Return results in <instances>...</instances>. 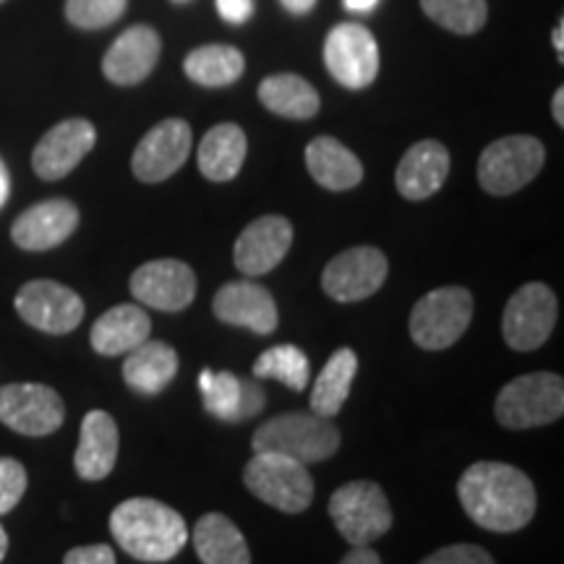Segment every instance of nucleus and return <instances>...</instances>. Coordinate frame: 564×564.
Wrapping results in <instances>:
<instances>
[{"label": "nucleus", "instance_id": "nucleus-1", "mask_svg": "<svg viewBox=\"0 0 564 564\" xmlns=\"http://www.w3.org/2000/svg\"><path fill=\"white\" fill-rule=\"evenodd\" d=\"M465 514L491 533L523 531L535 514V486L523 470L507 463H474L457 481Z\"/></svg>", "mask_w": 564, "mask_h": 564}, {"label": "nucleus", "instance_id": "nucleus-2", "mask_svg": "<svg viewBox=\"0 0 564 564\" xmlns=\"http://www.w3.org/2000/svg\"><path fill=\"white\" fill-rule=\"evenodd\" d=\"M110 533L139 562H171L188 544L186 520L173 507L150 497L126 499L110 512Z\"/></svg>", "mask_w": 564, "mask_h": 564}, {"label": "nucleus", "instance_id": "nucleus-3", "mask_svg": "<svg viewBox=\"0 0 564 564\" xmlns=\"http://www.w3.org/2000/svg\"><path fill=\"white\" fill-rule=\"evenodd\" d=\"M343 436L335 423L316 413L274 415L253 432V453H278L303 465L329 460L340 449Z\"/></svg>", "mask_w": 564, "mask_h": 564}, {"label": "nucleus", "instance_id": "nucleus-4", "mask_svg": "<svg viewBox=\"0 0 564 564\" xmlns=\"http://www.w3.org/2000/svg\"><path fill=\"white\" fill-rule=\"evenodd\" d=\"M564 413V382L560 373L535 371L512 379L497 394L494 415L505 429H535L560 421Z\"/></svg>", "mask_w": 564, "mask_h": 564}, {"label": "nucleus", "instance_id": "nucleus-5", "mask_svg": "<svg viewBox=\"0 0 564 564\" xmlns=\"http://www.w3.org/2000/svg\"><path fill=\"white\" fill-rule=\"evenodd\" d=\"M243 484L253 497L285 514L306 512L314 499V478L306 465L278 453H253Z\"/></svg>", "mask_w": 564, "mask_h": 564}, {"label": "nucleus", "instance_id": "nucleus-6", "mask_svg": "<svg viewBox=\"0 0 564 564\" xmlns=\"http://www.w3.org/2000/svg\"><path fill=\"white\" fill-rule=\"evenodd\" d=\"M544 160L546 150L535 137L514 133L491 141L478 158V183L491 196L518 194L541 173Z\"/></svg>", "mask_w": 564, "mask_h": 564}, {"label": "nucleus", "instance_id": "nucleus-7", "mask_svg": "<svg viewBox=\"0 0 564 564\" xmlns=\"http://www.w3.org/2000/svg\"><path fill=\"white\" fill-rule=\"evenodd\" d=\"M474 319V295L460 285L426 293L411 312V337L423 350H444L465 335Z\"/></svg>", "mask_w": 564, "mask_h": 564}, {"label": "nucleus", "instance_id": "nucleus-8", "mask_svg": "<svg viewBox=\"0 0 564 564\" xmlns=\"http://www.w3.org/2000/svg\"><path fill=\"white\" fill-rule=\"evenodd\" d=\"M329 518L350 546H369L392 528V507L379 484L350 481L329 497Z\"/></svg>", "mask_w": 564, "mask_h": 564}, {"label": "nucleus", "instance_id": "nucleus-9", "mask_svg": "<svg viewBox=\"0 0 564 564\" xmlns=\"http://www.w3.org/2000/svg\"><path fill=\"white\" fill-rule=\"evenodd\" d=\"M556 312H560V306H556L552 288L544 282H528L505 306V343L520 352L539 350L554 333Z\"/></svg>", "mask_w": 564, "mask_h": 564}, {"label": "nucleus", "instance_id": "nucleus-10", "mask_svg": "<svg viewBox=\"0 0 564 564\" xmlns=\"http://www.w3.org/2000/svg\"><path fill=\"white\" fill-rule=\"evenodd\" d=\"M66 421V405L53 387L17 382L0 387V423L24 436H47Z\"/></svg>", "mask_w": 564, "mask_h": 564}, {"label": "nucleus", "instance_id": "nucleus-11", "mask_svg": "<svg viewBox=\"0 0 564 564\" xmlns=\"http://www.w3.org/2000/svg\"><path fill=\"white\" fill-rule=\"evenodd\" d=\"M324 66L345 89H366L379 76V45L361 24H337L324 40Z\"/></svg>", "mask_w": 564, "mask_h": 564}, {"label": "nucleus", "instance_id": "nucleus-12", "mask_svg": "<svg viewBox=\"0 0 564 564\" xmlns=\"http://www.w3.org/2000/svg\"><path fill=\"white\" fill-rule=\"evenodd\" d=\"M17 314L45 335H68L84 319L82 295L55 280H32L13 299Z\"/></svg>", "mask_w": 564, "mask_h": 564}, {"label": "nucleus", "instance_id": "nucleus-13", "mask_svg": "<svg viewBox=\"0 0 564 564\" xmlns=\"http://www.w3.org/2000/svg\"><path fill=\"white\" fill-rule=\"evenodd\" d=\"M390 274V262L373 246H356L324 267L322 288L337 303H356L371 299L384 285Z\"/></svg>", "mask_w": 564, "mask_h": 564}, {"label": "nucleus", "instance_id": "nucleus-14", "mask_svg": "<svg viewBox=\"0 0 564 564\" xmlns=\"http://www.w3.org/2000/svg\"><path fill=\"white\" fill-rule=\"evenodd\" d=\"M194 147L192 126L181 118H167L152 126L139 141L131 158V171L141 183H162L175 175Z\"/></svg>", "mask_w": 564, "mask_h": 564}, {"label": "nucleus", "instance_id": "nucleus-15", "mask_svg": "<svg viewBox=\"0 0 564 564\" xmlns=\"http://www.w3.org/2000/svg\"><path fill=\"white\" fill-rule=\"evenodd\" d=\"M131 295L158 312H183L196 299V274L181 259H154L131 274Z\"/></svg>", "mask_w": 564, "mask_h": 564}, {"label": "nucleus", "instance_id": "nucleus-16", "mask_svg": "<svg viewBox=\"0 0 564 564\" xmlns=\"http://www.w3.org/2000/svg\"><path fill=\"white\" fill-rule=\"evenodd\" d=\"M97 131L87 118H68L53 126L32 152V167L42 181H61L95 150Z\"/></svg>", "mask_w": 564, "mask_h": 564}, {"label": "nucleus", "instance_id": "nucleus-17", "mask_svg": "<svg viewBox=\"0 0 564 564\" xmlns=\"http://www.w3.org/2000/svg\"><path fill=\"white\" fill-rule=\"evenodd\" d=\"M212 312L230 327L251 329L253 335H272L280 324L274 295L251 280H236L223 285L212 299Z\"/></svg>", "mask_w": 564, "mask_h": 564}, {"label": "nucleus", "instance_id": "nucleus-18", "mask_svg": "<svg viewBox=\"0 0 564 564\" xmlns=\"http://www.w3.org/2000/svg\"><path fill=\"white\" fill-rule=\"evenodd\" d=\"M293 243V225L280 215H264L253 220L232 249V262L246 278L272 272L288 257Z\"/></svg>", "mask_w": 564, "mask_h": 564}, {"label": "nucleus", "instance_id": "nucleus-19", "mask_svg": "<svg viewBox=\"0 0 564 564\" xmlns=\"http://www.w3.org/2000/svg\"><path fill=\"white\" fill-rule=\"evenodd\" d=\"M79 228V209L68 199H47L24 209L11 225V238L21 251H51L66 243Z\"/></svg>", "mask_w": 564, "mask_h": 564}, {"label": "nucleus", "instance_id": "nucleus-20", "mask_svg": "<svg viewBox=\"0 0 564 564\" xmlns=\"http://www.w3.org/2000/svg\"><path fill=\"white\" fill-rule=\"evenodd\" d=\"M199 390L207 413L225 423H241L259 415L267 405L262 384L253 379L236 377L230 371L204 369L199 377Z\"/></svg>", "mask_w": 564, "mask_h": 564}, {"label": "nucleus", "instance_id": "nucleus-21", "mask_svg": "<svg viewBox=\"0 0 564 564\" xmlns=\"http://www.w3.org/2000/svg\"><path fill=\"white\" fill-rule=\"evenodd\" d=\"M160 34L147 24L129 26L121 37L110 45L102 58V74L118 87H137L152 74L160 61Z\"/></svg>", "mask_w": 564, "mask_h": 564}, {"label": "nucleus", "instance_id": "nucleus-22", "mask_svg": "<svg viewBox=\"0 0 564 564\" xmlns=\"http://www.w3.org/2000/svg\"><path fill=\"white\" fill-rule=\"evenodd\" d=\"M449 165L453 162H449L447 147L436 139H423L403 154L394 173V186L408 202L432 199L447 181Z\"/></svg>", "mask_w": 564, "mask_h": 564}, {"label": "nucleus", "instance_id": "nucleus-23", "mask_svg": "<svg viewBox=\"0 0 564 564\" xmlns=\"http://www.w3.org/2000/svg\"><path fill=\"white\" fill-rule=\"evenodd\" d=\"M118 444H121V434H118L116 419L105 411H89L82 421L79 447L74 455L76 476L82 481L108 478L116 468Z\"/></svg>", "mask_w": 564, "mask_h": 564}, {"label": "nucleus", "instance_id": "nucleus-24", "mask_svg": "<svg viewBox=\"0 0 564 564\" xmlns=\"http://www.w3.org/2000/svg\"><path fill=\"white\" fill-rule=\"evenodd\" d=\"M152 333V319L144 308L133 303H121L105 312L100 319L91 324L89 343L95 352L105 358L126 356V352L144 343Z\"/></svg>", "mask_w": 564, "mask_h": 564}, {"label": "nucleus", "instance_id": "nucleus-25", "mask_svg": "<svg viewBox=\"0 0 564 564\" xmlns=\"http://www.w3.org/2000/svg\"><path fill=\"white\" fill-rule=\"evenodd\" d=\"M178 377V352L162 340L139 343L137 348L126 352L123 379L137 394L154 398Z\"/></svg>", "mask_w": 564, "mask_h": 564}, {"label": "nucleus", "instance_id": "nucleus-26", "mask_svg": "<svg viewBox=\"0 0 564 564\" xmlns=\"http://www.w3.org/2000/svg\"><path fill=\"white\" fill-rule=\"evenodd\" d=\"M306 165L312 178L327 192H350L364 181L361 160L333 137H316L306 147Z\"/></svg>", "mask_w": 564, "mask_h": 564}, {"label": "nucleus", "instance_id": "nucleus-27", "mask_svg": "<svg viewBox=\"0 0 564 564\" xmlns=\"http://www.w3.org/2000/svg\"><path fill=\"white\" fill-rule=\"evenodd\" d=\"M194 549L202 564H251L241 528L228 514L207 512L194 525Z\"/></svg>", "mask_w": 564, "mask_h": 564}, {"label": "nucleus", "instance_id": "nucleus-28", "mask_svg": "<svg viewBox=\"0 0 564 564\" xmlns=\"http://www.w3.org/2000/svg\"><path fill=\"white\" fill-rule=\"evenodd\" d=\"M246 150H249V141H246L241 126L220 123L204 133L196 162H199V171L204 178L225 183L241 173L246 162Z\"/></svg>", "mask_w": 564, "mask_h": 564}, {"label": "nucleus", "instance_id": "nucleus-29", "mask_svg": "<svg viewBox=\"0 0 564 564\" xmlns=\"http://www.w3.org/2000/svg\"><path fill=\"white\" fill-rule=\"evenodd\" d=\"M259 102L274 116L291 121H308L322 108L319 91L299 74H274L259 84Z\"/></svg>", "mask_w": 564, "mask_h": 564}, {"label": "nucleus", "instance_id": "nucleus-30", "mask_svg": "<svg viewBox=\"0 0 564 564\" xmlns=\"http://www.w3.org/2000/svg\"><path fill=\"white\" fill-rule=\"evenodd\" d=\"M358 373V356L350 348H340L329 356L312 390V413L335 419L348 400L352 379Z\"/></svg>", "mask_w": 564, "mask_h": 564}, {"label": "nucleus", "instance_id": "nucleus-31", "mask_svg": "<svg viewBox=\"0 0 564 564\" xmlns=\"http://www.w3.org/2000/svg\"><path fill=\"white\" fill-rule=\"evenodd\" d=\"M183 70L199 87L220 89L241 79L246 70V58L232 45H204L186 55Z\"/></svg>", "mask_w": 564, "mask_h": 564}, {"label": "nucleus", "instance_id": "nucleus-32", "mask_svg": "<svg viewBox=\"0 0 564 564\" xmlns=\"http://www.w3.org/2000/svg\"><path fill=\"white\" fill-rule=\"evenodd\" d=\"M308 358L295 345H274L264 350L253 364V379H278L293 392H303L308 387Z\"/></svg>", "mask_w": 564, "mask_h": 564}, {"label": "nucleus", "instance_id": "nucleus-33", "mask_svg": "<svg viewBox=\"0 0 564 564\" xmlns=\"http://www.w3.org/2000/svg\"><path fill=\"white\" fill-rule=\"evenodd\" d=\"M421 9L434 24L455 34H476L489 19L486 0H421Z\"/></svg>", "mask_w": 564, "mask_h": 564}, {"label": "nucleus", "instance_id": "nucleus-34", "mask_svg": "<svg viewBox=\"0 0 564 564\" xmlns=\"http://www.w3.org/2000/svg\"><path fill=\"white\" fill-rule=\"evenodd\" d=\"M129 0H66V19L76 30H105L126 13Z\"/></svg>", "mask_w": 564, "mask_h": 564}, {"label": "nucleus", "instance_id": "nucleus-35", "mask_svg": "<svg viewBox=\"0 0 564 564\" xmlns=\"http://www.w3.org/2000/svg\"><path fill=\"white\" fill-rule=\"evenodd\" d=\"M26 486H30V476L24 465L13 457H0V518L17 510Z\"/></svg>", "mask_w": 564, "mask_h": 564}, {"label": "nucleus", "instance_id": "nucleus-36", "mask_svg": "<svg viewBox=\"0 0 564 564\" xmlns=\"http://www.w3.org/2000/svg\"><path fill=\"white\" fill-rule=\"evenodd\" d=\"M421 564H494L491 554L476 544H453L436 549Z\"/></svg>", "mask_w": 564, "mask_h": 564}, {"label": "nucleus", "instance_id": "nucleus-37", "mask_svg": "<svg viewBox=\"0 0 564 564\" xmlns=\"http://www.w3.org/2000/svg\"><path fill=\"white\" fill-rule=\"evenodd\" d=\"M63 564H118L116 552L108 544H89L76 546L63 556Z\"/></svg>", "mask_w": 564, "mask_h": 564}, {"label": "nucleus", "instance_id": "nucleus-38", "mask_svg": "<svg viewBox=\"0 0 564 564\" xmlns=\"http://www.w3.org/2000/svg\"><path fill=\"white\" fill-rule=\"evenodd\" d=\"M217 13L228 24H243V21L251 19L253 0H217Z\"/></svg>", "mask_w": 564, "mask_h": 564}, {"label": "nucleus", "instance_id": "nucleus-39", "mask_svg": "<svg viewBox=\"0 0 564 564\" xmlns=\"http://www.w3.org/2000/svg\"><path fill=\"white\" fill-rule=\"evenodd\" d=\"M340 564H382L379 554L369 546H352L348 554L343 556Z\"/></svg>", "mask_w": 564, "mask_h": 564}, {"label": "nucleus", "instance_id": "nucleus-40", "mask_svg": "<svg viewBox=\"0 0 564 564\" xmlns=\"http://www.w3.org/2000/svg\"><path fill=\"white\" fill-rule=\"evenodd\" d=\"M282 9L288 13H293V17H303V13H308L316 6V0H280Z\"/></svg>", "mask_w": 564, "mask_h": 564}, {"label": "nucleus", "instance_id": "nucleus-41", "mask_svg": "<svg viewBox=\"0 0 564 564\" xmlns=\"http://www.w3.org/2000/svg\"><path fill=\"white\" fill-rule=\"evenodd\" d=\"M552 116L554 121L564 126V87H560L554 91V100H552Z\"/></svg>", "mask_w": 564, "mask_h": 564}, {"label": "nucleus", "instance_id": "nucleus-42", "mask_svg": "<svg viewBox=\"0 0 564 564\" xmlns=\"http://www.w3.org/2000/svg\"><path fill=\"white\" fill-rule=\"evenodd\" d=\"M9 194H11V178H9V171H6L3 160H0V207L9 202Z\"/></svg>", "mask_w": 564, "mask_h": 564}, {"label": "nucleus", "instance_id": "nucleus-43", "mask_svg": "<svg viewBox=\"0 0 564 564\" xmlns=\"http://www.w3.org/2000/svg\"><path fill=\"white\" fill-rule=\"evenodd\" d=\"M343 3H345V9H348V11L366 13V11H371L373 6L379 3V0H343Z\"/></svg>", "mask_w": 564, "mask_h": 564}, {"label": "nucleus", "instance_id": "nucleus-44", "mask_svg": "<svg viewBox=\"0 0 564 564\" xmlns=\"http://www.w3.org/2000/svg\"><path fill=\"white\" fill-rule=\"evenodd\" d=\"M552 45H554V51L560 53V58L564 55V24L560 21V24H556V30H554V34H552Z\"/></svg>", "mask_w": 564, "mask_h": 564}, {"label": "nucleus", "instance_id": "nucleus-45", "mask_svg": "<svg viewBox=\"0 0 564 564\" xmlns=\"http://www.w3.org/2000/svg\"><path fill=\"white\" fill-rule=\"evenodd\" d=\"M6 554H9V533H6V528L0 525V564H3Z\"/></svg>", "mask_w": 564, "mask_h": 564}, {"label": "nucleus", "instance_id": "nucleus-46", "mask_svg": "<svg viewBox=\"0 0 564 564\" xmlns=\"http://www.w3.org/2000/svg\"><path fill=\"white\" fill-rule=\"evenodd\" d=\"M0 3H3V0H0Z\"/></svg>", "mask_w": 564, "mask_h": 564}]
</instances>
